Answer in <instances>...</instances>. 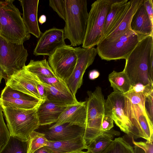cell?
<instances>
[{
	"instance_id": "obj_26",
	"label": "cell",
	"mask_w": 153,
	"mask_h": 153,
	"mask_svg": "<svg viewBox=\"0 0 153 153\" xmlns=\"http://www.w3.org/2000/svg\"><path fill=\"white\" fill-rule=\"evenodd\" d=\"M43 102L35 98L30 99H14L0 97V104L2 107L20 109H30L36 108Z\"/></svg>"
},
{
	"instance_id": "obj_21",
	"label": "cell",
	"mask_w": 153,
	"mask_h": 153,
	"mask_svg": "<svg viewBox=\"0 0 153 153\" xmlns=\"http://www.w3.org/2000/svg\"><path fill=\"white\" fill-rule=\"evenodd\" d=\"M87 147L83 136H79L64 141H48V145L43 147L50 153H68L86 149Z\"/></svg>"
},
{
	"instance_id": "obj_14",
	"label": "cell",
	"mask_w": 153,
	"mask_h": 153,
	"mask_svg": "<svg viewBox=\"0 0 153 153\" xmlns=\"http://www.w3.org/2000/svg\"><path fill=\"white\" fill-rule=\"evenodd\" d=\"M64 30L53 27L46 30L39 37L33 54L36 56H50L65 44Z\"/></svg>"
},
{
	"instance_id": "obj_30",
	"label": "cell",
	"mask_w": 153,
	"mask_h": 153,
	"mask_svg": "<svg viewBox=\"0 0 153 153\" xmlns=\"http://www.w3.org/2000/svg\"><path fill=\"white\" fill-rule=\"evenodd\" d=\"M102 153H134V147L122 137L115 138Z\"/></svg>"
},
{
	"instance_id": "obj_44",
	"label": "cell",
	"mask_w": 153,
	"mask_h": 153,
	"mask_svg": "<svg viewBox=\"0 0 153 153\" xmlns=\"http://www.w3.org/2000/svg\"><path fill=\"white\" fill-rule=\"evenodd\" d=\"M86 153H92L90 151L88 150L87 152H86Z\"/></svg>"
},
{
	"instance_id": "obj_15",
	"label": "cell",
	"mask_w": 153,
	"mask_h": 153,
	"mask_svg": "<svg viewBox=\"0 0 153 153\" xmlns=\"http://www.w3.org/2000/svg\"><path fill=\"white\" fill-rule=\"evenodd\" d=\"M85 128L69 123L58 126L53 125L45 128L41 133L44 134L49 141H64L72 139L79 136H83Z\"/></svg>"
},
{
	"instance_id": "obj_37",
	"label": "cell",
	"mask_w": 153,
	"mask_h": 153,
	"mask_svg": "<svg viewBox=\"0 0 153 153\" xmlns=\"http://www.w3.org/2000/svg\"><path fill=\"white\" fill-rule=\"evenodd\" d=\"M143 4L151 22L153 24V2L152 0H143Z\"/></svg>"
},
{
	"instance_id": "obj_28",
	"label": "cell",
	"mask_w": 153,
	"mask_h": 153,
	"mask_svg": "<svg viewBox=\"0 0 153 153\" xmlns=\"http://www.w3.org/2000/svg\"><path fill=\"white\" fill-rule=\"evenodd\" d=\"M27 142L10 136L8 141L0 149V153H27Z\"/></svg>"
},
{
	"instance_id": "obj_33",
	"label": "cell",
	"mask_w": 153,
	"mask_h": 153,
	"mask_svg": "<svg viewBox=\"0 0 153 153\" xmlns=\"http://www.w3.org/2000/svg\"><path fill=\"white\" fill-rule=\"evenodd\" d=\"M49 5L64 21L65 19V0H50Z\"/></svg>"
},
{
	"instance_id": "obj_11",
	"label": "cell",
	"mask_w": 153,
	"mask_h": 153,
	"mask_svg": "<svg viewBox=\"0 0 153 153\" xmlns=\"http://www.w3.org/2000/svg\"><path fill=\"white\" fill-rule=\"evenodd\" d=\"M125 95L118 91H114L105 100V114L110 116L120 130L132 139H136L132 127L124 113Z\"/></svg>"
},
{
	"instance_id": "obj_2",
	"label": "cell",
	"mask_w": 153,
	"mask_h": 153,
	"mask_svg": "<svg viewBox=\"0 0 153 153\" xmlns=\"http://www.w3.org/2000/svg\"><path fill=\"white\" fill-rule=\"evenodd\" d=\"M124 94V113L132 127L136 139L141 137L149 141H153V123L145 108L147 95L131 89Z\"/></svg>"
},
{
	"instance_id": "obj_12",
	"label": "cell",
	"mask_w": 153,
	"mask_h": 153,
	"mask_svg": "<svg viewBox=\"0 0 153 153\" xmlns=\"http://www.w3.org/2000/svg\"><path fill=\"white\" fill-rule=\"evenodd\" d=\"M77 60L74 68L70 76L66 82L73 94L76 96L78 89L83 82V77L86 69L93 63L97 54L94 47L74 48Z\"/></svg>"
},
{
	"instance_id": "obj_45",
	"label": "cell",
	"mask_w": 153,
	"mask_h": 153,
	"mask_svg": "<svg viewBox=\"0 0 153 153\" xmlns=\"http://www.w3.org/2000/svg\"><path fill=\"white\" fill-rule=\"evenodd\" d=\"M0 28H1V23H0Z\"/></svg>"
},
{
	"instance_id": "obj_24",
	"label": "cell",
	"mask_w": 153,
	"mask_h": 153,
	"mask_svg": "<svg viewBox=\"0 0 153 153\" xmlns=\"http://www.w3.org/2000/svg\"><path fill=\"white\" fill-rule=\"evenodd\" d=\"M120 134L119 132L113 129L104 131L87 146L86 149L92 153H102L110 145L114 137Z\"/></svg>"
},
{
	"instance_id": "obj_23",
	"label": "cell",
	"mask_w": 153,
	"mask_h": 153,
	"mask_svg": "<svg viewBox=\"0 0 153 153\" xmlns=\"http://www.w3.org/2000/svg\"><path fill=\"white\" fill-rule=\"evenodd\" d=\"M128 1L114 0L106 18L101 40L105 37L121 16L127 6Z\"/></svg>"
},
{
	"instance_id": "obj_40",
	"label": "cell",
	"mask_w": 153,
	"mask_h": 153,
	"mask_svg": "<svg viewBox=\"0 0 153 153\" xmlns=\"http://www.w3.org/2000/svg\"><path fill=\"white\" fill-rule=\"evenodd\" d=\"M33 153H50L44 147L39 148L36 150Z\"/></svg>"
},
{
	"instance_id": "obj_5",
	"label": "cell",
	"mask_w": 153,
	"mask_h": 153,
	"mask_svg": "<svg viewBox=\"0 0 153 153\" xmlns=\"http://www.w3.org/2000/svg\"><path fill=\"white\" fill-rule=\"evenodd\" d=\"M1 107L10 136L27 142L30 133L40 126L37 114V108L24 109Z\"/></svg>"
},
{
	"instance_id": "obj_20",
	"label": "cell",
	"mask_w": 153,
	"mask_h": 153,
	"mask_svg": "<svg viewBox=\"0 0 153 153\" xmlns=\"http://www.w3.org/2000/svg\"><path fill=\"white\" fill-rule=\"evenodd\" d=\"M22 8V19L30 33L39 38L42 33L39 27L37 20L39 0H21Z\"/></svg>"
},
{
	"instance_id": "obj_31",
	"label": "cell",
	"mask_w": 153,
	"mask_h": 153,
	"mask_svg": "<svg viewBox=\"0 0 153 153\" xmlns=\"http://www.w3.org/2000/svg\"><path fill=\"white\" fill-rule=\"evenodd\" d=\"M0 97L14 99H30L34 98L22 92L13 89L6 85L2 91Z\"/></svg>"
},
{
	"instance_id": "obj_6",
	"label": "cell",
	"mask_w": 153,
	"mask_h": 153,
	"mask_svg": "<svg viewBox=\"0 0 153 153\" xmlns=\"http://www.w3.org/2000/svg\"><path fill=\"white\" fill-rule=\"evenodd\" d=\"M140 41L137 35L129 29L114 39H102L97 45L96 49L102 59H126Z\"/></svg>"
},
{
	"instance_id": "obj_10",
	"label": "cell",
	"mask_w": 153,
	"mask_h": 153,
	"mask_svg": "<svg viewBox=\"0 0 153 153\" xmlns=\"http://www.w3.org/2000/svg\"><path fill=\"white\" fill-rule=\"evenodd\" d=\"M76 60L74 48L66 44L57 48L48 59L57 77L65 82L72 74Z\"/></svg>"
},
{
	"instance_id": "obj_4",
	"label": "cell",
	"mask_w": 153,
	"mask_h": 153,
	"mask_svg": "<svg viewBox=\"0 0 153 153\" xmlns=\"http://www.w3.org/2000/svg\"><path fill=\"white\" fill-rule=\"evenodd\" d=\"M65 25L63 29L65 39L74 47L82 44L85 35L88 13L86 0H65Z\"/></svg>"
},
{
	"instance_id": "obj_35",
	"label": "cell",
	"mask_w": 153,
	"mask_h": 153,
	"mask_svg": "<svg viewBox=\"0 0 153 153\" xmlns=\"http://www.w3.org/2000/svg\"><path fill=\"white\" fill-rule=\"evenodd\" d=\"M114 121L109 115L105 114L101 126V131L103 132L111 130L114 127Z\"/></svg>"
},
{
	"instance_id": "obj_22",
	"label": "cell",
	"mask_w": 153,
	"mask_h": 153,
	"mask_svg": "<svg viewBox=\"0 0 153 153\" xmlns=\"http://www.w3.org/2000/svg\"><path fill=\"white\" fill-rule=\"evenodd\" d=\"M41 82L46 91V100L67 105L78 102L76 96L73 94L68 87L62 88H56Z\"/></svg>"
},
{
	"instance_id": "obj_7",
	"label": "cell",
	"mask_w": 153,
	"mask_h": 153,
	"mask_svg": "<svg viewBox=\"0 0 153 153\" xmlns=\"http://www.w3.org/2000/svg\"><path fill=\"white\" fill-rule=\"evenodd\" d=\"M113 1V0H97L92 4L88 13L82 48L94 47L101 40L106 18Z\"/></svg>"
},
{
	"instance_id": "obj_16",
	"label": "cell",
	"mask_w": 153,
	"mask_h": 153,
	"mask_svg": "<svg viewBox=\"0 0 153 153\" xmlns=\"http://www.w3.org/2000/svg\"><path fill=\"white\" fill-rule=\"evenodd\" d=\"M86 122V110L85 101L77 102L68 105L59 116L54 126L68 123L85 128Z\"/></svg>"
},
{
	"instance_id": "obj_8",
	"label": "cell",
	"mask_w": 153,
	"mask_h": 153,
	"mask_svg": "<svg viewBox=\"0 0 153 153\" xmlns=\"http://www.w3.org/2000/svg\"><path fill=\"white\" fill-rule=\"evenodd\" d=\"M87 93L88 97L85 101L86 122L84 137L91 141L103 132L101 126L105 115V100L99 86L93 92L88 91Z\"/></svg>"
},
{
	"instance_id": "obj_18",
	"label": "cell",
	"mask_w": 153,
	"mask_h": 153,
	"mask_svg": "<svg viewBox=\"0 0 153 153\" xmlns=\"http://www.w3.org/2000/svg\"><path fill=\"white\" fill-rule=\"evenodd\" d=\"M143 2L133 15L130 24L131 29L138 36L140 40L153 36V24L151 22Z\"/></svg>"
},
{
	"instance_id": "obj_38",
	"label": "cell",
	"mask_w": 153,
	"mask_h": 153,
	"mask_svg": "<svg viewBox=\"0 0 153 153\" xmlns=\"http://www.w3.org/2000/svg\"><path fill=\"white\" fill-rule=\"evenodd\" d=\"M37 88L40 97L43 101L47 99L46 91L40 80L37 85Z\"/></svg>"
},
{
	"instance_id": "obj_25",
	"label": "cell",
	"mask_w": 153,
	"mask_h": 153,
	"mask_svg": "<svg viewBox=\"0 0 153 153\" xmlns=\"http://www.w3.org/2000/svg\"><path fill=\"white\" fill-rule=\"evenodd\" d=\"M108 79L114 91L124 94L127 92L131 87L130 80L123 71L120 72L113 71L108 75Z\"/></svg>"
},
{
	"instance_id": "obj_39",
	"label": "cell",
	"mask_w": 153,
	"mask_h": 153,
	"mask_svg": "<svg viewBox=\"0 0 153 153\" xmlns=\"http://www.w3.org/2000/svg\"><path fill=\"white\" fill-rule=\"evenodd\" d=\"M99 72L96 70H93L91 71L89 74V78L91 80L94 79L98 78L100 76Z\"/></svg>"
},
{
	"instance_id": "obj_41",
	"label": "cell",
	"mask_w": 153,
	"mask_h": 153,
	"mask_svg": "<svg viewBox=\"0 0 153 153\" xmlns=\"http://www.w3.org/2000/svg\"><path fill=\"white\" fill-rule=\"evenodd\" d=\"M46 17L44 15L41 16L39 19V22L41 24H42L46 22Z\"/></svg>"
},
{
	"instance_id": "obj_9",
	"label": "cell",
	"mask_w": 153,
	"mask_h": 153,
	"mask_svg": "<svg viewBox=\"0 0 153 153\" xmlns=\"http://www.w3.org/2000/svg\"><path fill=\"white\" fill-rule=\"evenodd\" d=\"M28 55L23 44L10 42L0 36V71L5 81L25 66Z\"/></svg>"
},
{
	"instance_id": "obj_27",
	"label": "cell",
	"mask_w": 153,
	"mask_h": 153,
	"mask_svg": "<svg viewBox=\"0 0 153 153\" xmlns=\"http://www.w3.org/2000/svg\"><path fill=\"white\" fill-rule=\"evenodd\" d=\"M25 68L28 72L37 76L57 77L46 59L36 61L31 60Z\"/></svg>"
},
{
	"instance_id": "obj_42",
	"label": "cell",
	"mask_w": 153,
	"mask_h": 153,
	"mask_svg": "<svg viewBox=\"0 0 153 153\" xmlns=\"http://www.w3.org/2000/svg\"><path fill=\"white\" fill-rule=\"evenodd\" d=\"M68 153H86V152H84L82 151V150L81 151H75L74 152H69Z\"/></svg>"
},
{
	"instance_id": "obj_3",
	"label": "cell",
	"mask_w": 153,
	"mask_h": 153,
	"mask_svg": "<svg viewBox=\"0 0 153 153\" xmlns=\"http://www.w3.org/2000/svg\"><path fill=\"white\" fill-rule=\"evenodd\" d=\"M14 0H0V36L10 42L23 44L30 36Z\"/></svg>"
},
{
	"instance_id": "obj_34",
	"label": "cell",
	"mask_w": 153,
	"mask_h": 153,
	"mask_svg": "<svg viewBox=\"0 0 153 153\" xmlns=\"http://www.w3.org/2000/svg\"><path fill=\"white\" fill-rule=\"evenodd\" d=\"M153 90L146 97L145 108L147 115L151 122L153 123Z\"/></svg>"
},
{
	"instance_id": "obj_29",
	"label": "cell",
	"mask_w": 153,
	"mask_h": 153,
	"mask_svg": "<svg viewBox=\"0 0 153 153\" xmlns=\"http://www.w3.org/2000/svg\"><path fill=\"white\" fill-rule=\"evenodd\" d=\"M27 143V153H33L38 149L47 146L48 141L44 134L34 131L30 134Z\"/></svg>"
},
{
	"instance_id": "obj_43",
	"label": "cell",
	"mask_w": 153,
	"mask_h": 153,
	"mask_svg": "<svg viewBox=\"0 0 153 153\" xmlns=\"http://www.w3.org/2000/svg\"><path fill=\"white\" fill-rule=\"evenodd\" d=\"M3 78V74L0 71V84L1 83V80Z\"/></svg>"
},
{
	"instance_id": "obj_17",
	"label": "cell",
	"mask_w": 153,
	"mask_h": 153,
	"mask_svg": "<svg viewBox=\"0 0 153 153\" xmlns=\"http://www.w3.org/2000/svg\"><path fill=\"white\" fill-rule=\"evenodd\" d=\"M143 1V0L128 1V4L124 12L103 39L108 40L114 39L130 29V24L132 18Z\"/></svg>"
},
{
	"instance_id": "obj_19",
	"label": "cell",
	"mask_w": 153,
	"mask_h": 153,
	"mask_svg": "<svg viewBox=\"0 0 153 153\" xmlns=\"http://www.w3.org/2000/svg\"><path fill=\"white\" fill-rule=\"evenodd\" d=\"M68 105L47 100L43 101L37 110L40 126L56 123L61 113Z\"/></svg>"
},
{
	"instance_id": "obj_36",
	"label": "cell",
	"mask_w": 153,
	"mask_h": 153,
	"mask_svg": "<svg viewBox=\"0 0 153 153\" xmlns=\"http://www.w3.org/2000/svg\"><path fill=\"white\" fill-rule=\"evenodd\" d=\"M133 143L143 149L145 153H153V141H149L147 140L146 142H136L134 139H132Z\"/></svg>"
},
{
	"instance_id": "obj_32",
	"label": "cell",
	"mask_w": 153,
	"mask_h": 153,
	"mask_svg": "<svg viewBox=\"0 0 153 153\" xmlns=\"http://www.w3.org/2000/svg\"><path fill=\"white\" fill-rule=\"evenodd\" d=\"M10 134L4 121L1 105L0 104V149L9 140Z\"/></svg>"
},
{
	"instance_id": "obj_13",
	"label": "cell",
	"mask_w": 153,
	"mask_h": 153,
	"mask_svg": "<svg viewBox=\"0 0 153 153\" xmlns=\"http://www.w3.org/2000/svg\"><path fill=\"white\" fill-rule=\"evenodd\" d=\"M25 66L10 77L5 81L6 85L43 101L37 88L40 79L36 75L28 72Z\"/></svg>"
},
{
	"instance_id": "obj_1",
	"label": "cell",
	"mask_w": 153,
	"mask_h": 153,
	"mask_svg": "<svg viewBox=\"0 0 153 153\" xmlns=\"http://www.w3.org/2000/svg\"><path fill=\"white\" fill-rule=\"evenodd\" d=\"M153 36L140 40L126 59L123 71L131 86L153 85Z\"/></svg>"
}]
</instances>
